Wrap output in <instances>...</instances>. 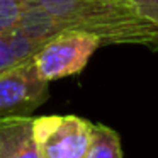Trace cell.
<instances>
[{"label":"cell","mask_w":158,"mask_h":158,"mask_svg":"<svg viewBox=\"0 0 158 158\" xmlns=\"http://www.w3.org/2000/svg\"><path fill=\"white\" fill-rule=\"evenodd\" d=\"M61 31L94 34L102 44H138L155 49L158 26L134 5L106 0H34Z\"/></svg>","instance_id":"cell-1"},{"label":"cell","mask_w":158,"mask_h":158,"mask_svg":"<svg viewBox=\"0 0 158 158\" xmlns=\"http://www.w3.org/2000/svg\"><path fill=\"white\" fill-rule=\"evenodd\" d=\"M99 46H102V43L94 34L61 31L34 53L32 61L39 77L46 82H53L80 73Z\"/></svg>","instance_id":"cell-2"},{"label":"cell","mask_w":158,"mask_h":158,"mask_svg":"<svg viewBox=\"0 0 158 158\" xmlns=\"http://www.w3.org/2000/svg\"><path fill=\"white\" fill-rule=\"evenodd\" d=\"M94 124L78 116L34 117L41 158H85Z\"/></svg>","instance_id":"cell-3"},{"label":"cell","mask_w":158,"mask_h":158,"mask_svg":"<svg viewBox=\"0 0 158 158\" xmlns=\"http://www.w3.org/2000/svg\"><path fill=\"white\" fill-rule=\"evenodd\" d=\"M49 97V82L39 77L32 58L0 72V117L31 116Z\"/></svg>","instance_id":"cell-4"},{"label":"cell","mask_w":158,"mask_h":158,"mask_svg":"<svg viewBox=\"0 0 158 158\" xmlns=\"http://www.w3.org/2000/svg\"><path fill=\"white\" fill-rule=\"evenodd\" d=\"M0 158H41L34 134V117H0Z\"/></svg>","instance_id":"cell-5"},{"label":"cell","mask_w":158,"mask_h":158,"mask_svg":"<svg viewBox=\"0 0 158 158\" xmlns=\"http://www.w3.org/2000/svg\"><path fill=\"white\" fill-rule=\"evenodd\" d=\"M41 46V43L26 38L22 32L0 36V72L32 58Z\"/></svg>","instance_id":"cell-6"},{"label":"cell","mask_w":158,"mask_h":158,"mask_svg":"<svg viewBox=\"0 0 158 158\" xmlns=\"http://www.w3.org/2000/svg\"><path fill=\"white\" fill-rule=\"evenodd\" d=\"M85 158H123L119 134L104 124H94Z\"/></svg>","instance_id":"cell-7"},{"label":"cell","mask_w":158,"mask_h":158,"mask_svg":"<svg viewBox=\"0 0 158 158\" xmlns=\"http://www.w3.org/2000/svg\"><path fill=\"white\" fill-rule=\"evenodd\" d=\"M34 0H0V34L10 36L21 32V21L29 7H34Z\"/></svg>","instance_id":"cell-8"},{"label":"cell","mask_w":158,"mask_h":158,"mask_svg":"<svg viewBox=\"0 0 158 158\" xmlns=\"http://www.w3.org/2000/svg\"><path fill=\"white\" fill-rule=\"evenodd\" d=\"M131 4L144 15L148 17L151 22L158 26V0H131ZM158 49V43H156V48Z\"/></svg>","instance_id":"cell-9"}]
</instances>
